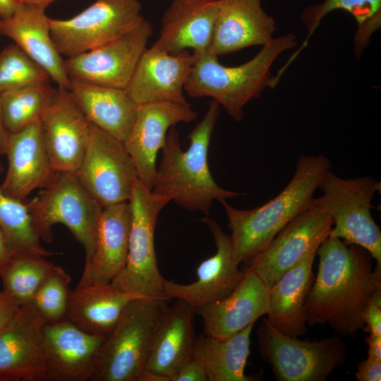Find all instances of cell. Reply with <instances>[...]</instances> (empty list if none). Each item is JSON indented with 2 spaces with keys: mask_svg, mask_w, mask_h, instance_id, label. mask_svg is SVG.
Instances as JSON below:
<instances>
[{
  "mask_svg": "<svg viewBox=\"0 0 381 381\" xmlns=\"http://www.w3.org/2000/svg\"><path fill=\"white\" fill-rule=\"evenodd\" d=\"M318 270L308 294L306 323L328 325L343 337L364 328L368 303L381 295V267L363 248L327 237L317 250Z\"/></svg>",
  "mask_w": 381,
  "mask_h": 381,
  "instance_id": "1",
  "label": "cell"
},
{
  "mask_svg": "<svg viewBox=\"0 0 381 381\" xmlns=\"http://www.w3.org/2000/svg\"><path fill=\"white\" fill-rule=\"evenodd\" d=\"M219 114L220 105L214 100L210 102L202 119L188 135L186 150L181 148L175 126L169 129L151 190L155 195L206 215L214 200L243 195L221 188L210 171L208 150Z\"/></svg>",
  "mask_w": 381,
  "mask_h": 381,
  "instance_id": "2",
  "label": "cell"
},
{
  "mask_svg": "<svg viewBox=\"0 0 381 381\" xmlns=\"http://www.w3.org/2000/svg\"><path fill=\"white\" fill-rule=\"evenodd\" d=\"M329 159L322 155H301L286 187L274 198L249 210L235 208L226 199L219 200L231 231L233 255L239 264L262 251L291 220L306 210L326 173Z\"/></svg>",
  "mask_w": 381,
  "mask_h": 381,
  "instance_id": "3",
  "label": "cell"
},
{
  "mask_svg": "<svg viewBox=\"0 0 381 381\" xmlns=\"http://www.w3.org/2000/svg\"><path fill=\"white\" fill-rule=\"evenodd\" d=\"M296 45L292 33L274 37L251 59L236 66H224L209 52L193 54V64L184 90L192 97L212 98L234 120L241 121L246 104L270 87L271 67L276 59Z\"/></svg>",
  "mask_w": 381,
  "mask_h": 381,
  "instance_id": "4",
  "label": "cell"
},
{
  "mask_svg": "<svg viewBox=\"0 0 381 381\" xmlns=\"http://www.w3.org/2000/svg\"><path fill=\"white\" fill-rule=\"evenodd\" d=\"M26 203L32 226L40 240L52 242V228L61 224L83 246L85 263L89 262L103 207L82 186L75 173L56 172L37 195Z\"/></svg>",
  "mask_w": 381,
  "mask_h": 381,
  "instance_id": "5",
  "label": "cell"
},
{
  "mask_svg": "<svg viewBox=\"0 0 381 381\" xmlns=\"http://www.w3.org/2000/svg\"><path fill=\"white\" fill-rule=\"evenodd\" d=\"M166 301L149 297L129 301L102 347L90 381H138L145 370Z\"/></svg>",
  "mask_w": 381,
  "mask_h": 381,
  "instance_id": "6",
  "label": "cell"
},
{
  "mask_svg": "<svg viewBox=\"0 0 381 381\" xmlns=\"http://www.w3.org/2000/svg\"><path fill=\"white\" fill-rule=\"evenodd\" d=\"M170 201L155 195L138 179L128 200L131 222L126 265L111 284L136 297L167 301L163 293L165 279L159 272L155 249V231L159 212Z\"/></svg>",
  "mask_w": 381,
  "mask_h": 381,
  "instance_id": "7",
  "label": "cell"
},
{
  "mask_svg": "<svg viewBox=\"0 0 381 381\" xmlns=\"http://www.w3.org/2000/svg\"><path fill=\"white\" fill-rule=\"evenodd\" d=\"M380 182L370 176L342 179L329 170L319 188L320 199L332 220L329 237L365 249L381 267V231L372 214L371 202Z\"/></svg>",
  "mask_w": 381,
  "mask_h": 381,
  "instance_id": "8",
  "label": "cell"
},
{
  "mask_svg": "<svg viewBox=\"0 0 381 381\" xmlns=\"http://www.w3.org/2000/svg\"><path fill=\"white\" fill-rule=\"evenodd\" d=\"M257 336L260 355L278 381H325L346 361L345 344L337 336L300 340L280 332L265 318Z\"/></svg>",
  "mask_w": 381,
  "mask_h": 381,
  "instance_id": "9",
  "label": "cell"
},
{
  "mask_svg": "<svg viewBox=\"0 0 381 381\" xmlns=\"http://www.w3.org/2000/svg\"><path fill=\"white\" fill-rule=\"evenodd\" d=\"M139 0H96L68 19L49 18L51 35L61 56L72 57L126 35L145 18Z\"/></svg>",
  "mask_w": 381,
  "mask_h": 381,
  "instance_id": "10",
  "label": "cell"
},
{
  "mask_svg": "<svg viewBox=\"0 0 381 381\" xmlns=\"http://www.w3.org/2000/svg\"><path fill=\"white\" fill-rule=\"evenodd\" d=\"M75 174L102 207L128 202L138 179L135 164L123 143L92 124Z\"/></svg>",
  "mask_w": 381,
  "mask_h": 381,
  "instance_id": "11",
  "label": "cell"
},
{
  "mask_svg": "<svg viewBox=\"0 0 381 381\" xmlns=\"http://www.w3.org/2000/svg\"><path fill=\"white\" fill-rule=\"evenodd\" d=\"M332 220L320 198L286 224L268 246L249 261L252 270L270 289L313 248L329 234Z\"/></svg>",
  "mask_w": 381,
  "mask_h": 381,
  "instance_id": "12",
  "label": "cell"
},
{
  "mask_svg": "<svg viewBox=\"0 0 381 381\" xmlns=\"http://www.w3.org/2000/svg\"><path fill=\"white\" fill-rule=\"evenodd\" d=\"M152 33V24L144 19L122 37L66 58V71L70 79L126 89Z\"/></svg>",
  "mask_w": 381,
  "mask_h": 381,
  "instance_id": "13",
  "label": "cell"
},
{
  "mask_svg": "<svg viewBox=\"0 0 381 381\" xmlns=\"http://www.w3.org/2000/svg\"><path fill=\"white\" fill-rule=\"evenodd\" d=\"M208 227L214 243V255L202 261L197 269L196 281L181 284L164 280L163 293L167 301H184L195 309L220 301L229 296L245 276L233 255L230 235L214 219H201Z\"/></svg>",
  "mask_w": 381,
  "mask_h": 381,
  "instance_id": "14",
  "label": "cell"
},
{
  "mask_svg": "<svg viewBox=\"0 0 381 381\" xmlns=\"http://www.w3.org/2000/svg\"><path fill=\"white\" fill-rule=\"evenodd\" d=\"M198 116L190 103L155 102L137 105L130 131L123 142L137 169L138 179L151 190L157 171V157L169 129L190 123Z\"/></svg>",
  "mask_w": 381,
  "mask_h": 381,
  "instance_id": "15",
  "label": "cell"
},
{
  "mask_svg": "<svg viewBox=\"0 0 381 381\" xmlns=\"http://www.w3.org/2000/svg\"><path fill=\"white\" fill-rule=\"evenodd\" d=\"M107 337L89 333L66 319L45 324V381H90Z\"/></svg>",
  "mask_w": 381,
  "mask_h": 381,
  "instance_id": "16",
  "label": "cell"
},
{
  "mask_svg": "<svg viewBox=\"0 0 381 381\" xmlns=\"http://www.w3.org/2000/svg\"><path fill=\"white\" fill-rule=\"evenodd\" d=\"M45 324L26 303L0 331V381H45Z\"/></svg>",
  "mask_w": 381,
  "mask_h": 381,
  "instance_id": "17",
  "label": "cell"
},
{
  "mask_svg": "<svg viewBox=\"0 0 381 381\" xmlns=\"http://www.w3.org/2000/svg\"><path fill=\"white\" fill-rule=\"evenodd\" d=\"M40 124L53 170L75 173L87 147L92 124L69 89L57 88Z\"/></svg>",
  "mask_w": 381,
  "mask_h": 381,
  "instance_id": "18",
  "label": "cell"
},
{
  "mask_svg": "<svg viewBox=\"0 0 381 381\" xmlns=\"http://www.w3.org/2000/svg\"><path fill=\"white\" fill-rule=\"evenodd\" d=\"M193 64L188 50L169 54L153 46L142 54L126 91L136 105L170 102L186 104L183 92Z\"/></svg>",
  "mask_w": 381,
  "mask_h": 381,
  "instance_id": "19",
  "label": "cell"
},
{
  "mask_svg": "<svg viewBox=\"0 0 381 381\" xmlns=\"http://www.w3.org/2000/svg\"><path fill=\"white\" fill-rule=\"evenodd\" d=\"M4 155L8 169L0 187L17 200L25 201L33 190L45 186L56 173L46 150L40 121L8 132Z\"/></svg>",
  "mask_w": 381,
  "mask_h": 381,
  "instance_id": "20",
  "label": "cell"
},
{
  "mask_svg": "<svg viewBox=\"0 0 381 381\" xmlns=\"http://www.w3.org/2000/svg\"><path fill=\"white\" fill-rule=\"evenodd\" d=\"M274 19L262 0H218L209 52L217 56L251 46H263L274 37Z\"/></svg>",
  "mask_w": 381,
  "mask_h": 381,
  "instance_id": "21",
  "label": "cell"
},
{
  "mask_svg": "<svg viewBox=\"0 0 381 381\" xmlns=\"http://www.w3.org/2000/svg\"><path fill=\"white\" fill-rule=\"evenodd\" d=\"M269 310V289L250 269L235 289L222 300L195 309L202 319L206 335L228 338Z\"/></svg>",
  "mask_w": 381,
  "mask_h": 381,
  "instance_id": "22",
  "label": "cell"
},
{
  "mask_svg": "<svg viewBox=\"0 0 381 381\" xmlns=\"http://www.w3.org/2000/svg\"><path fill=\"white\" fill-rule=\"evenodd\" d=\"M131 222L128 201L102 208L93 252L85 264L77 287L111 283L123 270L128 257Z\"/></svg>",
  "mask_w": 381,
  "mask_h": 381,
  "instance_id": "23",
  "label": "cell"
},
{
  "mask_svg": "<svg viewBox=\"0 0 381 381\" xmlns=\"http://www.w3.org/2000/svg\"><path fill=\"white\" fill-rule=\"evenodd\" d=\"M45 9L23 4L9 17L0 18V35L11 39L41 66L58 88L70 89L64 60L52 35Z\"/></svg>",
  "mask_w": 381,
  "mask_h": 381,
  "instance_id": "24",
  "label": "cell"
},
{
  "mask_svg": "<svg viewBox=\"0 0 381 381\" xmlns=\"http://www.w3.org/2000/svg\"><path fill=\"white\" fill-rule=\"evenodd\" d=\"M217 7L218 0H173L152 46L169 54L189 49L193 54L209 52Z\"/></svg>",
  "mask_w": 381,
  "mask_h": 381,
  "instance_id": "25",
  "label": "cell"
},
{
  "mask_svg": "<svg viewBox=\"0 0 381 381\" xmlns=\"http://www.w3.org/2000/svg\"><path fill=\"white\" fill-rule=\"evenodd\" d=\"M195 308L177 299L163 310L155 328L147 370L169 379L185 363L193 358L197 337L194 331Z\"/></svg>",
  "mask_w": 381,
  "mask_h": 381,
  "instance_id": "26",
  "label": "cell"
},
{
  "mask_svg": "<svg viewBox=\"0 0 381 381\" xmlns=\"http://www.w3.org/2000/svg\"><path fill=\"white\" fill-rule=\"evenodd\" d=\"M318 247L310 249L269 289L265 319L287 336L298 337L306 333L304 306L315 277L313 265Z\"/></svg>",
  "mask_w": 381,
  "mask_h": 381,
  "instance_id": "27",
  "label": "cell"
},
{
  "mask_svg": "<svg viewBox=\"0 0 381 381\" xmlns=\"http://www.w3.org/2000/svg\"><path fill=\"white\" fill-rule=\"evenodd\" d=\"M69 90L91 124L124 141L137 107L125 89L71 79Z\"/></svg>",
  "mask_w": 381,
  "mask_h": 381,
  "instance_id": "28",
  "label": "cell"
},
{
  "mask_svg": "<svg viewBox=\"0 0 381 381\" xmlns=\"http://www.w3.org/2000/svg\"><path fill=\"white\" fill-rule=\"evenodd\" d=\"M136 298L111 283L76 286L71 292L66 319L89 333L107 337L127 303Z\"/></svg>",
  "mask_w": 381,
  "mask_h": 381,
  "instance_id": "29",
  "label": "cell"
},
{
  "mask_svg": "<svg viewBox=\"0 0 381 381\" xmlns=\"http://www.w3.org/2000/svg\"><path fill=\"white\" fill-rule=\"evenodd\" d=\"M254 324L226 339L205 334L197 337L193 358L204 366L208 381H255L259 377L246 375L250 334Z\"/></svg>",
  "mask_w": 381,
  "mask_h": 381,
  "instance_id": "30",
  "label": "cell"
},
{
  "mask_svg": "<svg viewBox=\"0 0 381 381\" xmlns=\"http://www.w3.org/2000/svg\"><path fill=\"white\" fill-rule=\"evenodd\" d=\"M343 10L351 14L358 24L356 35L357 54L366 45L372 33L380 27L381 0H325L322 3L306 8L301 19L308 28V35L285 65L281 68L285 71L299 53L305 48L311 35L318 28L325 16L332 11Z\"/></svg>",
  "mask_w": 381,
  "mask_h": 381,
  "instance_id": "31",
  "label": "cell"
},
{
  "mask_svg": "<svg viewBox=\"0 0 381 381\" xmlns=\"http://www.w3.org/2000/svg\"><path fill=\"white\" fill-rule=\"evenodd\" d=\"M3 167L0 162V174ZM0 229L13 257L34 255L49 257L55 253L44 248L35 233L26 201L4 193L0 187Z\"/></svg>",
  "mask_w": 381,
  "mask_h": 381,
  "instance_id": "32",
  "label": "cell"
},
{
  "mask_svg": "<svg viewBox=\"0 0 381 381\" xmlns=\"http://www.w3.org/2000/svg\"><path fill=\"white\" fill-rule=\"evenodd\" d=\"M56 91L49 83L1 93V113L7 132L18 131L40 121Z\"/></svg>",
  "mask_w": 381,
  "mask_h": 381,
  "instance_id": "33",
  "label": "cell"
},
{
  "mask_svg": "<svg viewBox=\"0 0 381 381\" xmlns=\"http://www.w3.org/2000/svg\"><path fill=\"white\" fill-rule=\"evenodd\" d=\"M58 267L43 256H13L0 272L3 290L20 306L29 303L38 289Z\"/></svg>",
  "mask_w": 381,
  "mask_h": 381,
  "instance_id": "34",
  "label": "cell"
},
{
  "mask_svg": "<svg viewBox=\"0 0 381 381\" xmlns=\"http://www.w3.org/2000/svg\"><path fill=\"white\" fill-rule=\"evenodd\" d=\"M48 73L16 44L0 52V94L24 87L49 83Z\"/></svg>",
  "mask_w": 381,
  "mask_h": 381,
  "instance_id": "35",
  "label": "cell"
},
{
  "mask_svg": "<svg viewBox=\"0 0 381 381\" xmlns=\"http://www.w3.org/2000/svg\"><path fill=\"white\" fill-rule=\"evenodd\" d=\"M71 278L61 267L45 280L35 294L30 303L46 324L66 319L71 292Z\"/></svg>",
  "mask_w": 381,
  "mask_h": 381,
  "instance_id": "36",
  "label": "cell"
},
{
  "mask_svg": "<svg viewBox=\"0 0 381 381\" xmlns=\"http://www.w3.org/2000/svg\"><path fill=\"white\" fill-rule=\"evenodd\" d=\"M170 381H208V379L203 365L193 358L176 370Z\"/></svg>",
  "mask_w": 381,
  "mask_h": 381,
  "instance_id": "37",
  "label": "cell"
},
{
  "mask_svg": "<svg viewBox=\"0 0 381 381\" xmlns=\"http://www.w3.org/2000/svg\"><path fill=\"white\" fill-rule=\"evenodd\" d=\"M363 320L369 334L381 336V295L368 303L363 314Z\"/></svg>",
  "mask_w": 381,
  "mask_h": 381,
  "instance_id": "38",
  "label": "cell"
},
{
  "mask_svg": "<svg viewBox=\"0 0 381 381\" xmlns=\"http://www.w3.org/2000/svg\"><path fill=\"white\" fill-rule=\"evenodd\" d=\"M20 304L6 291H0V331L14 318Z\"/></svg>",
  "mask_w": 381,
  "mask_h": 381,
  "instance_id": "39",
  "label": "cell"
},
{
  "mask_svg": "<svg viewBox=\"0 0 381 381\" xmlns=\"http://www.w3.org/2000/svg\"><path fill=\"white\" fill-rule=\"evenodd\" d=\"M355 377L358 381H380L381 362L368 358L362 361L358 365Z\"/></svg>",
  "mask_w": 381,
  "mask_h": 381,
  "instance_id": "40",
  "label": "cell"
},
{
  "mask_svg": "<svg viewBox=\"0 0 381 381\" xmlns=\"http://www.w3.org/2000/svg\"><path fill=\"white\" fill-rule=\"evenodd\" d=\"M365 342L368 347L367 358L381 362V336L369 334Z\"/></svg>",
  "mask_w": 381,
  "mask_h": 381,
  "instance_id": "41",
  "label": "cell"
},
{
  "mask_svg": "<svg viewBox=\"0 0 381 381\" xmlns=\"http://www.w3.org/2000/svg\"><path fill=\"white\" fill-rule=\"evenodd\" d=\"M22 4L20 0H0V18L11 16Z\"/></svg>",
  "mask_w": 381,
  "mask_h": 381,
  "instance_id": "42",
  "label": "cell"
},
{
  "mask_svg": "<svg viewBox=\"0 0 381 381\" xmlns=\"http://www.w3.org/2000/svg\"><path fill=\"white\" fill-rule=\"evenodd\" d=\"M13 257L5 237L0 229V272Z\"/></svg>",
  "mask_w": 381,
  "mask_h": 381,
  "instance_id": "43",
  "label": "cell"
},
{
  "mask_svg": "<svg viewBox=\"0 0 381 381\" xmlns=\"http://www.w3.org/2000/svg\"><path fill=\"white\" fill-rule=\"evenodd\" d=\"M138 381H169V379L164 375L145 369L138 377Z\"/></svg>",
  "mask_w": 381,
  "mask_h": 381,
  "instance_id": "44",
  "label": "cell"
},
{
  "mask_svg": "<svg viewBox=\"0 0 381 381\" xmlns=\"http://www.w3.org/2000/svg\"><path fill=\"white\" fill-rule=\"evenodd\" d=\"M7 131L6 130L2 121L1 107H0V156L4 155V148L6 139L7 136Z\"/></svg>",
  "mask_w": 381,
  "mask_h": 381,
  "instance_id": "45",
  "label": "cell"
},
{
  "mask_svg": "<svg viewBox=\"0 0 381 381\" xmlns=\"http://www.w3.org/2000/svg\"><path fill=\"white\" fill-rule=\"evenodd\" d=\"M20 1L24 4L40 7V8L46 9V8L51 3H52L53 1L56 0H20Z\"/></svg>",
  "mask_w": 381,
  "mask_h": 381,
  "instance_id": "46",
  "label": "cell"
},
{
  "mask_svg": "<svg viewBox=\"0 0 381 381\" xmlns=\"http://www.w3.org/2000/svg\"></svg>",
  "mask_w": 381,
  "mask_h": 381,
  "instance_id": "47",
  "label": "cell"
}]
</instances>
